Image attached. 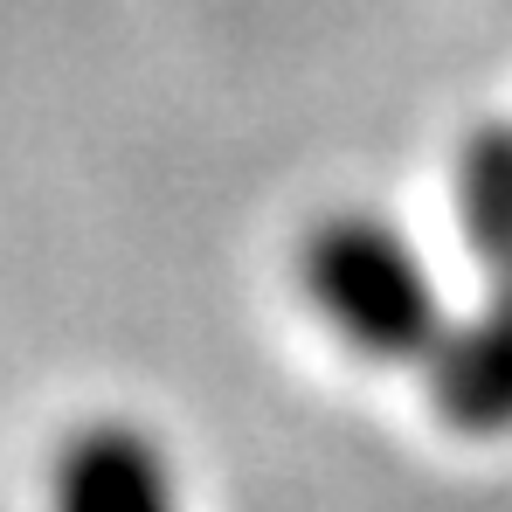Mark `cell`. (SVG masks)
Instances as JSON below:
<instances>
[{
    "label": "cell",
    "instance_id": "277c9868",
    "mask_svg": "<svg viewBox=\"0 0 512 512\" xmlns=\"http://www.w3.org/2000/svg\"><path fill=\"white\" fill-rule=\"evenodd\" d=\"M450 201H457V236L485 270V284L512 291V118H485L464 132L450 167Z\"/></svg>",
    "mask_w": 512,
    "mask_h": 512
},
{
    "label": "cell",
    "instance_id": "3957f363",
    "mask_svg": "<svg viewBox=\"0 0 512 512\" xmlns=\"http://www.w3.org/2000/svg\"><path fill=\"white\" fill-rule=\"evenodd\" d=\"M429 409L457 436H512V291H485V305L450 312L443 340L423 360Z\"/></svg>",
    "mask_w": 512,
    "mask_h": 512
},
{
    "label": "cell",
    "instance_id": "7a4b0ae2",
    "mask_svg": "<svg viewBox=\"0 0 512 512\" xmlns=\"http://www.w3.org/2000/svg\"><path fill=\"white\" fill-rule=\"evenodd\" d=\"M49 512H187L180 471L146 423L90 416L49 457Z\"/></svg>",
    "mask_w": 512,
    "mask_h": 512
},
{
    "label": "cell",
    "instance_id": "6da1fadb",
    "mask_svg": "<svg viewBox=\"0 0 512 512\" xmlns=\"http://www.w3.org/2000/svg\"><path fill=\"white\" fill-rule=\"evenodd\" d=\"M298 291L312 319L374 367H423L443 340L450 305L429 270V256L409 243L402 222L374 208H333L298 243Z\"/></svg>",
    "mask_w": 512,
    "mask_h": 512
}]
</instances>
